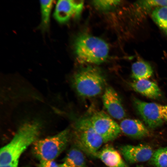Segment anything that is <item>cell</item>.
<instances>
[{
    "mask_svg": "<svg viewBox=\"0 0 167 167\" xmlns=\"http://www.w3.org/2000/svg\"><path fill=\"white\" fill-rule=\"evenodd\" d=\"M72 85L78 94L85 98L100 95L106 85L105 79L99 69L88 66L75 73L72 79Z\"/></svg>",
    "mask_w": 167,
    "mask_h": 167,
    "instance_id": "3957f363",
    "label": "cell"
},
{
    "mask_svg": "<svg viewBox=\"0 0 167 167\" xmlns=\"http://www.w3.org/2000/svg\"><path fill=\"white\" fill-rule=\"evenodd\" d=\"M133 101L137 111L149 128L154 129L162 125L164 119L161 113L162 105L145 102L135 98Z\"/></svg>",
    "mask_w": 167,
    "mask_h": 167,
    "instance_id": "52a82bcc",
    "label": "cell"
},
{
    "mask_svg": "<svg viewBox=\"0 0 167 167\" xmlns=\"http://www.w3.org/2000/svg\"><path fill=\"white\" fill-rule=\"evenodd\" d=\"M119 0H95L92 3L97 9L107 10L116 6L120 2Z\"/></svg>",
    "mask_w": 167,
    "mask_h": 167,
    "instance_id": "ffe728a7",
    "label": "cell"
},
{
    "mask_svg": "<svg viewBox=\"0 0 167 167\" xmlns=\"http://www.w3.org/2000/svg\"><path fill=\"white\" fill-rule=\"evenodd\" d=\"M74 145L85 154L96 158L97 152L104 143L91 123L90 118L83 117L75 122L73 134Z\"/></svg>",
    "mask_w": 167,
    "mask_h": 167,
    "instance_id": "277c9868",
    "label": "cell"
},
{
    "mask_svg": "<svg viewBox=\"0 0 167 167\" xmlns=\"http://www.w3.org/2000/svg\"><path fill=\"white\" fill-rule=\"evenodd\" d=\"M54 2V0L40 1L41 20L39 27L43 31H46L49 28L50 15Z\"/></svg>",
    "mask_w": 167,
    "mask_h": 167,
    "instance_id": "2e32d148",
    "label": "cell"
},
{
    "mask_svg": "<svg viewBox=\"0 0 167 167\" xmlns=\"http://www.w3.org/2000/svg\"><path fill=\"white\" fill-rule=\"evenodd\" d=\"M37 167H58V165L54 161H40Z\"/></svg>",
    "mask_w": 167,
    "mask_h": 167,
    "instance_id": "44dd1931",
    "label": "cell"
},
{
    "mask_svg": "<svg viewBox=\"0 0 167 167\" xmlns=\"http://www.w3.org/2000/svg\"><path fill=\"white\" fill-rule=\"evenodd\" d=\"M149 161L150 165L155 167H167V147L154 151Z\"/></svg>",
    "mask_w": 167,
    "mask_h": 167,
    "instance_id": "ac0fdd59",
    "label": "cell"
},
{
    "mask_svg": "<svg viewBox=\"0 0 167 167\" xmlns=\"http://www.w3.org/2000/svg\"><path fill=\"white\" fill-rule=\"evenodd\" d=\"M129 84L135 91L149 98L156 99L161 98L162 93L158 85L148 79L136 80Z\"/></svg>",
    "mask_w": 167,
    "mask_h": 167,
    "instance_id": "4fadbf2b",
    "label": "cell"
},
{
    "mask_svg": "<svg viewBox=\"0 0 167 167\" xmlns=\"http://www.w3.org/2000/svg\"><path fill=\"white\" fill-rule=\"evenodd\" d=\"M131 71L132 77L136 80L148 79L153 74L150 65L143 60H138L132 64Z\"/></svg>",
    "mask_w": 167,
    "mask_h": 167,
    "instance_id": "5bb4252c",
    "label": "cell"
},
{
    "mask_svg": "<svg viewBox=\"0 0 167 167\" xmlns=\"http://www.w3.org/2000/svg\"><path fill=\"white\" fill-rule=\"evenodd\" d=\"M84 153L74 145L65 157L64 161L71 167H86Z\"/></svg>",
    "mask_w": 167,
    "mask_h": 167,
    "instance_id": "9a60e30c",
    "label": "cell"
},
{
    "mask_svg": "<svg viewBox=\"0 0 167 167\" xmlns=\"http://www.w3.org/2000/svg\"><path fill=\"white\" fill-rule=\"evenodd\" d=\"M70 137V130L66 129L53 136L38 139L33 144V153L40 161H54L66 148Z\"/></svg>",
    "mask_w": 167,
    "mask_h": 167,
    "instance_id": "5b68a950",
    "label": "cell"
},
{
    "mask_svg": "<svg viewBox=\"0 0 167 167\" xmlns=\"http://www.w3.org/2000/svg\"><path fill=\"white\" fill-rule=\"evenodd\" d=\"M18 162L17 161L6 165H0V167H18Z\"/></svg>",
    "mask_w": 167,
    "mask_h": 167,
    "instance_id": "603a6c76",
    "label": "cell"
},
{
    "mask_svg": "<svg viewBox=\"0 0 167 167\" xmlns=\"http://www.w3.org/2000/svg\"><path fill=\"white\" fill-rule=\"evenodd\" d=\"M41 129L40 123L37 122L26 123L21 126L9 143L1 148L0 165L19 161L27 148L38 139Z\"/></svg>",
    "mask_w": 167,
    "mask_h": 167,
    "instance_id": "6da1fadb",
    "label": "cell"
},
{
    "mask_svg": "<svg viewBox=\"0 0 167 167\" xmlns=\"http://www.w3.org/2000/svg\"><path fill=\"white\" fill-rule=\"evenodd\" d=\"M119 126L121 131L133 138L141 139L147 137L150 134L148 129L139 120L124 119L121 122Z\"/></svg>",
    "mask_w": 167,
    "mask_h": 167,
    "instance_id": "7c38bea8",
    "label": "cell"
},
{
    "mask_svg": "<svg viewBox=\"0 0 167 167\" xmlns=\"http://www.w3.org/2000/svg\"><path fill=\"white\" fill-rule=\"evenodd\" d=\"M136 167H143L141 166H140V165H137Z\"/></svg>",
    "mask_w": 167,
    "mask_h": 167,
    "instance_id": "d4e9b609",
    "label": "cell"
},
{
    "mask_svg": "<svg viewBox=\"0 0 167 167\" xmlns=\"http://www.w3.org/2000/svg\"><path fill=\"white\" fill-rule=\"evenodd\" d=\"M119 152L112 146L106 144L97 153L96 158L108 167H129Z\"/></svg>",
    "mask_w": 167,
    "mask_h": 167,
    "instance_id": "8fae6325",
    "label": "cell"
},
{
    "mask_svg": "<svg viewBox=\"0 0 167 167\" xmlns=\"http://www.w3.org/2000/svg\"><path fill=\"white\" fill-rule=\"evenodd\" d=\"M136 5L145 11H148L153 7H167V0H148L139 1Z\"/></svg>",
    "mask_w": 167,
    "mask_h": 167,
    "instance_id": "d6986e66",
    "label": "cell"
},
{
    "mask_svg": "<svg viewBox=\"0 0 167 167\" xmlns=\"http://www.w3.org/2000/svg\"><path fill=\"white\" fill-rule=\"evenodd\" d=\"M151 15L154 21L167 35V7L155 8Z\"/></svg>",
    "mask_w": 167,
    "mask_h": 167,
    "instance_id": "e0dca14e",
    "label": "cell"
},
{
    "mask_svg": "<svg viewBox=\"0 0 167 167\" xmlns=\"http://www.w3.org/2000/svg\"><path fill=\"white\" fill-rule=\"evenodd\" d=\"M118 151L126 161L130 164L149 161L154 152L150 146L143 144L122 145Z\"/></svg>",
    "mask_w": 167,
    "mask_h": 167,
    "instance_id": "9c48e42d",
    "label": "cell"
},
{
    "mask_svg": "<svg viewBox=\"0 0 167 167\" xmlns=\"http://www.w3.org/2000/svg\"><path fill=\"white\" fill-rule=\"evenodd\" d=\"M90 118L93 127L104 143L113 141L121 133L119 125L105 112H97Z\"/></svg>",
    "mask_w": 167,
    "mask_h": 167,
    "instance_id": "8992f818",
    "label": "cell"
},
{
    "mask_svg": "<svg viewBox=\"0 0 167 167\" xmlns=\"http://www.w3.org/2000/svg\"><path fill=\"white\" fill-rule=\"evenodd\" d=\"M83 0H59L57 2L54 16L59 23H65L71 18L78 17L83 10Z\"/></svg>",
    "mask_w": 167,
    "mask_h": 167,
    "instance_id": "ba28073f",
    "label": "cell"
},
{
    "mask_svg": "<svg viewBox=\"0 0 167 167\" xmlns=\"http://www.w3.org/2000/svg\"><path fill=\"white\" fill-rule=\"evenodd\" d=\"M75 53L81 64H99L105 61L109 52L108 44L102 39L87 34H82L75 39Z\"/></svg>",
    "mask_w": 167,
    "mask_h": 167,
    "instance_id": "7a4b0ae2",
    "label": "cell"
},
{
    "mask_svg": "<svg viewBox=\"0 0 167 167\" xmlns=\"http://www.w3.org/2000/svg\"><path fill=\"white\" fill-rule=\"evenodd\" d=\"M102 101L105 108L112 117L118 120L125 117L126 113L120 98L112 87L109 86L105 89Z\"/></svg>",
    "mask_w": 167,
    "mask_h": 167,
    "instance_id": "30bf717a",
    "label": "cell"
},
{
    "mask_svg": "<svg viewBox=\"0 0 167 167\" xmlns=\"http://www.w3.org/2000/svg\"><path fill=\"white\" fill-rule=\"evenodd\" d=\"M58 167H71L66 163L64 162L63 163L58 165Z\"/></svg>",
    "mask_w": 167,
    "mask_h": 167,
    "instance_id": "cb8c5ba5",
    "label": "cell"
},
{
    "mask_svg": "<svg viewBox=\"0 0 167 167\" xmlns=\"http://www.w3.org/2000/svg\"><path fill=\"white\" fill-rule=\"evenodd\" d=\"M161 113L164 119L167 121V105H162Z\"/></svg>",
    "mask_w": 167,
    "mask_h": 167,
    "instance_id": "7402d4cb",
    "label": "cell"
}]
</instances>
